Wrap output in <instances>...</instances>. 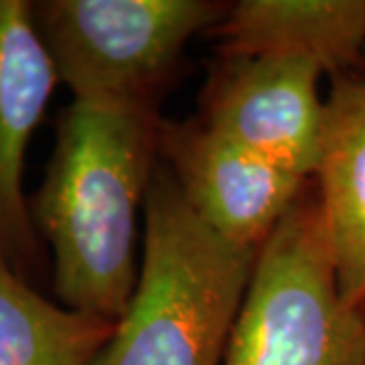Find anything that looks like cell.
Instances as JSON below:
<instances>
[{"instance_id": "1", "label": "cell", "mask_w": 365, "mask_h": 365, "mask_svg": "<svg viewBox=\"0 0 365 365\" xmlns=\"http://www.w3.org/2000/svg\"><path fill=\"white\" fill-rule=\"evenodd\" d=\"M158 120L73 100L55 124V146L31 207L53 250L61 304L116 323L140 272V220L157 169Z\"/></svg>"}, {"instance_id": "2", "label": "cell", "mask_w": 365, "mask_h": 365, "mask_svg": "<svg viewBox=\"0 0 365 365\" xmlns=\"http://www.w3.org/2000/svg\"><path fill=\"white\" fill-rule=\"evenodd\" d=\"M143 223L136 287L91 365H222L258 252L201 222L160 165Z\"/></svg>"}, {"instance_id": "3", "label": "cell", "mask_w": 365, "mask_h": 365, "mask_svg": "<svg viewBox=\"0 0 365 365\" xmlns=\"http://www.w3.org/2000/svg\"><path fill=\"white\" fill-rule=\"evenodd\" d=\"M222 365H365V311L341 294L314 189L258 250Z\"/></svg>"}, {"instance_id": "4", "label": "cell", "mask_w": 365, "mask_h": 365, "mask_svg": "<svg viewBox=\"0 0 365 365\" xmlns=\"http://www.w3.org/2000/svg\"><path fill=\"white\" fill-rule=\"evenodd\" d=\"M33 21L73 100L150 110L189 41L215 29L211 0H43Z\"/></svg>"}, {"instance_id": "5", "label": "cell", "mask_w": 365, "mask_h": 365, "mask_svg": "<svg viewBox=\"0 0 365 365\" xmlns=\"http://www.w3.org/2000/svg\"><path fill=\"white\" fill-rule=\"evenodd\" d=\"M158 155L197 217L237 248L258 252L309 189V179L201 120H160Z\"/></svg>"}, {"instance_id": "6", "label": "cell", "mask_w": 365, "mask_h": 365, "mask_svg": "<svg viewBox=\"0 0 365 365\" xmlns=\"http://www.w3.org/2000/svg\"><path fill=\"white\" fill-rule=\"evenodd\" d=\"M323 69L299 57L223 55L203 91L201 122L304 179H313L325 128Z\"/></svg>"}, {"instance_id": "7", "label": "cell", "mask_w": 365, "mask_h": 365, "mask_svg": "<svg viewBox=\"0 0 365 365\" xmlns=\"http://www.w3.org/2000/svg\"><path fill=\"white\" fill-rule=\"evenodd\" d=\"M59 73L26 0H0V260L26 278L37 227L23 193L26 146Z\"/></svg>"}, {"instance_id": "8", "label": "cell", "mask_w": 365, "mask_h": 365, "mask_svg": "<svg viewBox=\"0 0 365 365\" xmlns=\"http://www.w3.org/2000/svg\"><path fill=\"white\" fill-rule=\"evenodd\" d=\"M313 179L341 294L365 311V73L333 79Z\"/></svg>"}, {"instance_id": "9", "label": "cell", "mask_w": 365, "mask_h": 365, "mask_svg": "<svg viewBox=\"0 0 365 365\" xmlns=\"http://www.w3.org/2000/svg\"><path fill=\"white\" fill-rule=\"evenodd\" d=\"M215 33L223 55L299 57L337 79L364 66L365 0H240Z\"/></svg>"}, {"instance_id": "10", "label": "cell", "mask_w": 365, "mask_h": 365, "mask_svg": "<svg viewBox=\"0 0 365 365\" xmlns=\"http://www.w3.org/2000/svg\"><path fill=\"white\" fill-rule=\"evenodd\" d=\"M114 325L45 299L0 260V365H91Z\"/></svg>"}, {"instance_id": "11", "label": "cell", "mask_w": 365, "mask_h": 365, "mask_svg": "<svg viewBox=\"0 0 365 365\" xmlns=\"http://www.w3.org/2000/svg\"><path fill=\"white\" fill-rule=\"evenodd\" d=\"M364 66H365V55H364Z\"/></svg>"}]
</instances>
